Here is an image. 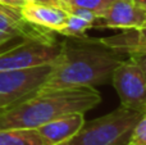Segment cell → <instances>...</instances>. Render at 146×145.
Segmentation results:
<instances>
[{
    "instance_id": "cell-1",
    "label": "cell",
    "mask_w": 146,
    "mask_h": 145,
    "mask_svg": "<svg viewBox=\"0 0 146 145\" xmlns=\"http://www.w3.org/2000/svg\"><path fill=\"white\" fill-rule=\"evenodd\" d=\"M127 57L100 39L69 37L62 48L40 89L95 87L111 80L115 67Z\"/></svg>"
},
{
    "instance_id": "cell-2",
    "label": "cell",
    "mask_w": 146,
    "mask_h": 145,
    "mask_svg": "<svg viewBox=\"0 0 146 145\" xmlns=\"http://www.w3.org/2000/svg\"><path fill=\"white\" fill-rule=\"evenodd\" d=\"M101 103L95 87L38 89L23 99L0 108V130L37 128L62 116L83 113Z\"/></svg>"
},
{
    "instance_id": "cell-3",
    "label": "cell",
    "mask_w": 146,
    "mask_h": 145,
    "mask_svg": "<svg viewBox=\"0 0 146 145\" xmlns=\"http://www.w3.org/2000/svg\"><path fill=\"white\" fill-rule=\"evenodd\" d=\"M142 113L119 107L108 114L85 121L74 136L59 145H128L131 132Z\"/></svg>"
},
{
    "instance_id": "cell-4",
    "label": "cell",
    "mask_w": 146,
    "mask_h": 145,
    "mask_svg": "<svg viewBox=\"0 0 146 145\" xmlns=\"http://www.w3.org/2000/svg\"><path fill=\"white\" fill-rule=\"evenodd\" d=\"M60 48L62 43L56 39H23L22 43L0 51V71L51 64L58 57Z\"/></svg>"
},
{
    "instance_id": "cell-5",
    "label": "cell",
    "mask_w": 146,
    "mask_h": 145,
    "mask_svg": "<svg viewBox=\"0 0 146 145\" xmlns=\"http://www.w3.org/2000/svg\"><path fill=\"white\" fill-rule=\"evenodd\" d=\"M51 64L0 71V108L8 107L42 86Z\"/></svg>"
},
{
    "instance_id": "cell-6",
    "label": "cell",
    "mask_w": 146,
    "mask_h": 145,
    "mask_svg": "<svg viewBox=\"0 0 146 145\" xmlns=\"http://www.w3.org/2000/svg\"><path fill=\"white\" fill-rule=\"evenodd\" d=\"M110 81L119 96L121 107L145 112L146 78L137 64L126 58L115 67Z\"/></svg>"
},
{
    "instance_id": "cell-7",
    "label": "cell",
    "mask_w": 146,
    "mask_h": 145,
    "mask_svg": "<svg viewBox=\"0 0 146 145\" xmlns=\"http://www.w3.org/2000/svg\"><path fill=\"white\" fill-rule=\"evenodd\" d=\"M146 25V8L132 0H117L103 15L96 18L92 28L136 30Z\"/></svg>"
},
{
    "instance_id": "cell-8",
    "label": "cell",
    "mask_w": 146,
    "mask_h": 145,
    "mask_svg": "<svg viewBox=\"0 0 146 145\" xmlns=\"http://www.w3.org/2000/svg\"><path fill=\"white\" fill-rule=\"evenodd\" d=\"M23 18L32 25L56 32L67 23L69 12L59 5L26 3L21 8Z\"/></svg>"
},
{
    "instance_id": "cell-9",
    "label": "cell",
    "mask_w": 146,
    "mask_h": 145,
    "mask_svg": "<svg viewBox=\"0 0 146 145\" xmlns=\"http://www.w3.org/2000/svg\"><path fill=\"white\" fill-rule=\"evenodd\" d=\"M85 123L83 113H72L62 116L37 127L44 145H59L76 135Z\"/></svg>"
},
{
    "instance_id": "cell-10",
    "label": "cell",
    "mask_w": 146,
    "mask_h": 145,
    "mask_svg": "<svg viewBox=\"0 0 146 145\" xmlns=\"http://www.w3.org/2000/svg\"><path fill=\"white\" fill-rule=\"evenodd\" d=\"M100 41L109 48L121 51L126 55V53L132 49L144 48L146 46V25L136 30H123V32L100 37Z\"/></svg>"
},
{
    "instance_id": "cell-11",
    "label": "cell",
    "mask_w": 146,
    "mask_h": 145,
    "mask_svg": "<svg viewBox=\"0 0 146 145\" xmlns=\"http://www.w3.org/2000/svg\"><path fill=\"white\" fill-rule=\"evenodd\" d=\"M0 145H44L36 128L0 130Z\"/></svg>"
},
{
    "instance_id": "cell-12",
    "label": "cell",
    "mask_w": 146,
    "mask_h": 145,
    "mask_svg": "<svg viewBox=\"0 0 146 145\" xmlns=\"http://www.w3.org/2000/svg\"><path fill=\"white\" fill-rule=\"evenodd\" d=\"M90 28H92V23L87 22L77 15L69 14L67 23L58 31V33L67 36V37H82V36H86L85 32Z\"/></svg>"
},
{
    "instance_id": "cell-13",
    "label": "cell",
    "mask_w": 146,
    "mask_h": 145,
    "mask_svg": "<svg viewBox=\"0 0 146 145\" xmlns=\"http://www.w3.org/2000/svg\"><path fill=\"white\" fill-rule=\"evenodd\" d=\"M117 0H63L64 8L68 7H81L95 13L96 17H100L108 10V8Z\"/></svg>"
},
{
    "instance_id": "cell-14",
    "label": "cell",
    "mask_w": 146,
    "mask_h": 145,
    "mask_svg": "<svg viewBox=\"0 0 146 145\" xmlns=\"http://www.w3.org/2000/svg\"><path fill=\"white\" fill-rule=\"evenodd\" d=\"M128 145H146V110L135 125L129 136Z\"/></svg>"
},
{
    "instance_id": "cell-15",
    "label": "cell",
    "mask_w": 146,
    "mask_h": 145,
    "mask_svg": "<svg viewBox=\"0 0 146 145\" xmlns=\"http://www.w3.org/2000/svg\"><path fill=\"white\" fill-rule=\"evenodd\" d=\"M126 57L129 61L133 62L135 64L139 66V68L142 71V73H144V76L146 78V46L128 50L126 53Z\"/></svg>"
},
{
    "instance_id": "cell-16",
    "label": "cell",
    "mask_w": 146,
    "mask_h": 145,
    "mask_svg": "<svg viewBox=\"0 0 146 145\" xmlns=\"http://www.w3.org/2000/svg\"><path fill=\"white\" fill-rule=\"evenodd\" d=\"M67 10L69 12V14L77 15V17H80V18H82V19L87 21V22L92 23V26H94V23H95L96 18H98L95 13H92L91 10L86 9V8H81V7H68V8H67Z\"/></svg>"
},
{
    "instance_id": "cell-17",
    "label": "cell",
    "mask_w": 146,
    "mask_h": 145,
    "mask_svg": "<svg viewBox=\"0 0 146 145\" xmlns=\"http://www.w3.org/2000/svg\"><path fill=\"white\" fill-rule=\"evenodd\" d=\"M26 3H27L26 0H0V4H5L14 8H22Z\"/></svg>"
},
{
    "instance_id": "cell-18",
    "label": "cell",
    "mask_w": 146,
    "mask_h": 145,
    "mask_svg": "<svg viewBox=\"0 0 146 145\" xmlns=\"http://www.w3.org/2000/svg\"><path fill=\"white\" fill-rule=\"evenodd\" d=\"M27 3H37V4H49V5H59L63 7L58 0H27ZM66 9V8H64Z\"/></svg>"
},
{
    "instance_id": "cell-19",
    "label": "cell",
    "mask_w": 146,
    "mask_h": 145,
    "mask_svg": "<svg viewBox=\"0 0 146 145\" xmlns=\"http://www.w3.org/2000/svg\"><path fill=\"white\" fill-rule=\"evenodd\" d=\"M12 40H14L13 36H10L9 33H5V32H3V31H0V46L5 45V44H8Z\"/></svg>"
},
{
    "instance_id": "cell-20",
    "label": "cell",
    "mask_w": 146,
    "mask_h": 145,
    "mask_svg": "<svg viewBox=\"0 0 146 145\" xmlns=\"http://www.w3.org/2000/svg\"><path fill=\"white\" fill-rule=\"evenodd\" d=\"M132 1H135L136 4H139V5H141V7L146 8V0H132Z\"/></svg>"
},
{
    "instance_id": "cell-21",
    "label": "cell",
    "mask_w": 146,
    "mask_h": 145,
    "mask_svg": "<svg viewBox=\"0 0 146 145\" xmlns=\"http://www.w3.org/2000/svg\"><path fill=\"white\" fill-rule=\"evenodd\" d=\"M58 1H59V3H60V4H62V5H63V8H64V4H63V0H58Z\"/></svg>"
},
{
    "instance_id": "cell-22",
    "label": "cell",
    "mask_w": 146,
    "mask_h": 145,
    "mask_svg": "<svg viewBox=\"0 0 146 145\" xmlns=\"http://www.w3.org/2000/svg\"><path fill=\"white\" fill-rule=\"evenodd\" d=\"M26 1H27V0H26Z\"/></svg>"
}]
</instances>
